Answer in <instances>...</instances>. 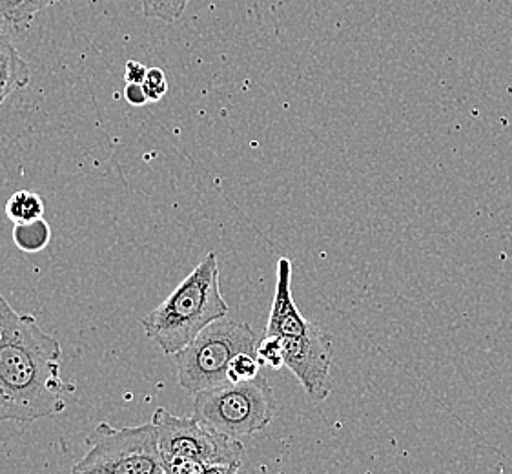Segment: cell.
<instances>
[{"label":"cell","mask_w":512,"mask_h":474,"mask_svg":"<svg viewBox=\"0 0 512 474\" xmlns=\"http://www.w3.org/2000/svg\"><path fill=\"white\" fill-rule=\"evenodd\" d=\"M256 356L263 367H268L272 371H279L285 367L283 345L276 336H263V340L257 343Z\"/></svg>","instance_id":"obj_14"},{"label":"cell","mask_w":512,"mask_h":474,"mask_svg":"<svg viewBox=\"0 0 512 474\" xmlns=\"http://www.w3.org/2000/svg\"><path fill=\"white\" fill-rule=\"evenodd\" d=\"M163 462L175 458L195 460L199 464L234 465L243 462L245 447L241 440L214 433L192 418H181L159 407L152 416Z\"/></svg>","instance_id":"obj_7"},{"label":"cell","mask_w":512,"mask_h":474,"mask_svg":"<svg viewBox=\"0 0 512 474\" xmlns=\"http://www.w3.org/2000/svg\"><path fill=\"white\" fill-rule=\"evenodd\" d=\"M265 336H276L283 345L285 367L301 383L312 403L327 400L334 389L332 336L318 323L303 318L292 298V263L277 261L276 294L268 318Z\"/></svg>","instance_id":"obj_2"},{"label":"cell","mask_w":512,"mask_h":474,"mask_svg":"<svg viewBox=\"0 0 512 474\" xmlns=\"http://www.w3.org/2000/svg\"><path fill=\"white\" fill-rule=\"evenodd\" d=\"M257 343L256 330L245 321H214L175 354L179 385L190 394L225 385L230 361L241 352L256 354Z\"/></svg>","instance_id":"obj_5"},{"label":"cell","mask_w":512,"mask_h":474,"mask_svg":"<svg viewBox=\"0 0 512 474\" xmlns=\"http://www.w3.org/2000/svg\"><path fill=\"white\" fill-rule=\"evenodd\" d=\"M143 90L148 97V103H159L168 93V81H166V75L161 68H148Z\"/></svg>","instance_id":"obj_15"},{"label":"cell","mask_w":512,"mask_h":474,"mask_svg":"<svg viewBox=\"0 0 512 474\" xmlns=\"http://www.w3.org/2000/svg\"><path fill=\"white\" fill-rule=\"evenodd\" d=\"M30 83V64L22 59L10 35L4 31L0 35V106L11 93L19 92Z\"/></svg>","instance_id":"obj_8"},{"label":"cell","mask_w":512,"mask_h":474,"mask_svg":"<svg viewBox=\"0 0 512 474\" xmlns=\"http://www.w3.org/2000/svg\"><path fill=\"white\" fill-rule=\"evenodd\" d=\"M61 343L0 292V422L33 423L64 413L77 387L62 380Z\"/></svg>","instance_id":"obj_1"},{"label":"cell","mask_w":512,"mask_h":474,"mask_svg":"<svg viewBox=\"0 0 512 474\" xmlns=\"http://www.w3.org/2000/svg\"><path fill=\"white\" fill-rule=\"evenodd\" d=\"M239 467H241V464L214 465V467H208L205 473L201 474H237L239 473Z\"/></svg>","instance_id":"obj_18"},{"label":"cell","mask_w":512,"mask_h":474,"mask_svg":"<svg viewBox=\"0 0 512 474\" xmlns=\"http://www.w3.org/2000/svg\"><path fill=\"white\" fill-rule=\"evenodd\" d=\"M139 2L146 19H157L168 24L179 21L188 4V0H139Z\"/></svg>","instance_id":"obj_12"},{"label":"cell","mask_w":512,"mask_h":474,"mask_svg":"<svg viewBox=\"0 0 512 474\" xmlns=\"http://www.w3.org/2000/svg\"><path fill=\"white\" fill-rule=\"evenodd\" d=\"M124 97H126V103H130L132 106H144V104L148 103V97L144 93L143 84H126Z\"/></svg>","instance_id":"obj_17"},{"label":"cell","mask_w":512,"mask_h":474,"mask_svg":"<svg viewBox=\"0 0 512 474\" xmlns=\"http://www.w3.org/2000/svg\"><path fill=\"white\" fill-rule=\"evenodd\" d=\"M6 216L10 217L15 225L42 219V216H44V199L37 192L19 190L8 199Z\"/></svg>","instance_id":"obj_10"},{"label":"cell","mask_w":512,"mask_h":474,"mask_svg":"<svg viewBox=\"0 0 512 474\" xmlns=\"http://www.w3.org/2000/svg\"><path fill=\"white\" fill-rule=\"evenodd\" d=\"M61 0H0V17L13 28L24 30L41 11Z\"/></svg>","instance_id":"obj_9"},{"label":"cell","mask_w":512,"mask_h":474,"mask_svg":"<svg viewBox=\"0 0 512 474\" xmlns=\"http://www.w3.org/2000/svg\"><path fill=\"white\" fill-rule=\"evenodd\" d=\"M226 314L228 303L219 289V259L216 252H208L185 281L144 316L143 329L155 347L175 356Z\"/></svg>","instance_id":"obj_3"},{"label":"cell","mask_w":512,"mask_h":474,"mask_svg":"<svg viewBox=\"0 0 512 474\" xmlns=\"http://www.w3.org/2000/svg\"><path fill=\"white\" fill-rule=\"evenodd\" d=\"M72 471L81 474H164L154 423L115 429L99 423L86 436V453Z\"/></svg>","instance_id":"obj_6"},{"label":"cell","mask_w":512,"mask_h":474,"mask_svg":"<svg viewBox=\"0 0 512 474\" xmlns=\"http://www.w3.org/2000/svg\"><path fill=\"white\" fill-rule=\"evenodd\" d=\"M52 237L50 225L44 219H37L31 223H22L13 228V241L21 248L22 252H41L42 248L48 247Z\"/></svg>","instance_id":"obj_11"},{"label":"cell","mask_w":512,"mask_h":474,"mask_svg":"<svg viewBox=\"0 0 512 474\" xmlns=\"http://www.w3.org/2000/svg\"><path fill=\"white\" fill-rule=\"evenodd\" d=\"M146 73H148V68L144 66L143 62L130 59L124 66V81L126 84H143Z\"/></svg>","instance_id":"obj_16"},{"label":"cell","mask_w":512,"mask_h":474,"mask_svg":"<svg viewBox=\"0 0 512 474\" xmlns=\"http://www.w3.org/2000/svg\"><path fill=\"white\" fill-rule=\"evenodd\" d=\"M276 413V396L263 374L248 382H228L194 394L195 420L236 440L267 429Z\"/></svg>","instance_id":"obj_4"},{"label":"cell","mask_w":512,"mask_h":474,"mask_svg":"<svg viewBox=\"0 0 512 474\" xmlns=\"http://www.w3.org/2000/svg\"><path fill=\"white\" fill-rule=\"evenodd\" d=\"M259 369H261V363L257 360L256 354L241 352V354H237L234 360L230 361L226 376H228V382H248V380H254L261 374Z\"/></svg>","instance_id":"obj_13"},{"label":"cell","mask_w":512,"mask_h":474,"mask_svg":"<svg viewBox=\"0 0 512 474\" xmlns=\"http://www.w3.org/2000/svg\"><path fill=\"white\" fill-rule=\"evenodd\" d=\"M72 474H81V473H77V471H72Z\"/></svg>","instance_id":"obj_20"},{"label":"cell","mask_w":512,"mask_h":474,"mask_svg":"<svg viewBox=\"0 0 512 474\" xmlns=\"http://www.w3.org/2000/svg\"><path fill=\"white\" fill-rule=\"evenodd\" d=\"M2 33H4V30H2V28H0V35H2Z\"/></svg>","instance_id":"obj_19"}]
</instances>
